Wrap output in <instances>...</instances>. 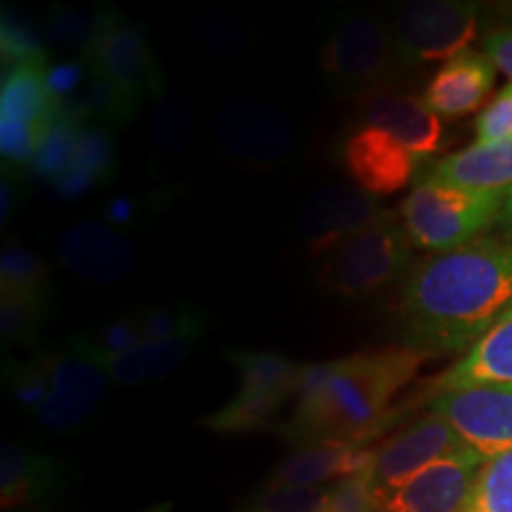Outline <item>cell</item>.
Instances as JSON below:
<instances>
[{
  "label": "cell",
  "mask_w": 512,
  "mask_h": 512,
  "mask_svg": "<svg viewBox=\"0 0 512 512\" xmlns=\"http://www.w3.org/2000/svg\"><path fill=\"white\" fill-rule=\"evenodd\" d=\"M512 311V242L479 238L430 254L399 290L406 347L427 356L467 351Z\"/></svg>",
  "instance_id": "obj_1"
},
{
  "label": "cell",
  "mask_w": 512,
  "mask_h": 512,
  "mask_svg": "<svg viewBox=\"0 0 512 512\" xmlns=\"http://www.w3.org/2000/svg\"><path fill=\"white\" fill-rule=\"evenodd\" d=\"M427 358L413 347H396L306 366L297 408L283 434L306 444H370L375 434L392 425L389 403Z\"/></svg>",
  "instance_id": "obj_2"
},
{
  "label": "cell",
  "mask_w": 512,
  "mask_h": 512,
  "mask_svg": "<svg viewBox=\"0 0 512 512\" xmlns=\"http://www.w3.org/2000/svg\"><path fill=\"white\" fill-rule=\"evenodd\" d=\"M505 192L458 188L422 178L403 197L399 221L413 247L448 252L479 240L501 219Z\"/></svg>",
  "instance_id": "obj_3"
},
{
  "label": "cell",
  "mask_w": 512,
  "mask_h": 512,
  "mask_svg": "<svg viewBox=\"0 0 512 512\" xmlns=\"http://www.w3.org/2000/svg\"><path fill=\"white\" fill-rule=\"evenodd\" d=\"M411 240L392 211L368 228L358 230L323 256L318 266V285L335 297L363 299L387 290L406 278L411 264Z\"/></svg>",
  "instance_id": "obj_4"
},
{
  "label": "cell",
  "mask_w": 512,
  "mask_h": 512,
  "mask_svg": "<svg viewBox=\"0 0 512 512\" xmlns=\"http://www.w3.org/2000/svg\"><path fill=\"white\" fill-rule=\"evenodd\" d=\"M320 67L337 95L370 100L382 95L403 67L392 29L366 12H351L335 24L320 48Z\"/></svg>",
  "instance_id": "obj_5"
},
{
  "label": "cell",
  "mask_w": 512,
  "mask_h": 512,
  "mask_svg": "<svg viewBox=\"0 0 512 512\" xmlns=\"http://www.w3.org/2000/svg\"><path fill=\"white\" fill-rule=\"evenodd\" d=\"M38 356L48 370L50 396L36 418L53 432L76 430L95 413L110 387L105 361L83 332Z\"/></svg>",
  "instance_id": "obj_6"
},
{
  "label": "cell",
  "mask_w": 512,
  "mask_h": 512,
  "mask_svg": "<svg viewBox=\"0 0 512 512\" xmlns=\"http://www.w3.org/2000/svg\"><path fill=\"white\" fill-rule=\"evenodd\" d=\"M216 150L240 169L268 171L287 162L297 145L292 119L283 110L259 100H228L211 124Z\"/></svg>",
  "instance_id": "obj_7"
},
{
  "label": "cell",
  "mask_w": 512,
  "mask_h": 512,
  "mask_svg": "<svg viewBox=\"0 0 512 512\" xmlns=\"http://www.w3.org/2000/svg\"><path fill=\"white\" fill-rule=\"evenodd\" d=\"M83 64L105 74L136 107L166 93L162 67L145 29L114 8H100L98 34Z\"/></svg>",
  "instance_id": "obj_8"
},
{
  "label": "cell",
  "mask_w": 512,
  "mask_h": 512,
  "mask_svg": "<svg viewBox=\"0 0 512 512\" xmlns=\"http://www.w3.org/2000/svg\"><path fill=\"white\" fill-rule=\"evenodd\" d=\"M48 62L17 64L0 86V155L10 166H29L62 102L50 93Z\"/></svg>",
  "instance_id": "obj_9"
},
{
  "label": "cell",
  "mask_w": 512,
  "mask_h": 512,
  "mask_svg": "<svg viewBox=\"0 0 512 512\" xmlns=\"http://www.w3.org/2000/svg\"><path fill=\"white\" fill-rule=\"evenodd\" d=\"M477 5L460 0H415L401 5L392 22V38L406 64L448 62L475 41Z\"/></svg>",
  "instance_id": "obj_10"
},
{
  "label": "cell",
  "mask_w": 512,
  "mask_h": 512,
  "mask_svg": "<svg viewBox=\"0 0 512 512\" xmlns=\"http://www.w3.org/2000/svg\"><path fill=\"white\" fill-rule=\"evenodd\" d=\"M484 456L463 448L396 486L375 489L377 512H465Z\"/></svg>",
  "instance_id": "obj_11"
},
{
  "label": "cell",
  "mask_w": 512,
  "mask_h": 512,
  "mask_svg": "<svg viewBox=\"0 0 512 512\" xmlns=\"http://www.w3.org/2000/svg\"><path fill=\"white\" fill-rule=\"evenodd\" d=\"M387 209L370 192L351 183H325L299 209L297 238L313 256H325L358 230L375 223Z\"/></svg>",
  "instance_id": "obj_12"
},
{
  "label": "cell",
  "mask_w": 512,
  "mask_h": 512,
  "mask_svg": "<svg viewBox=\"0 0 512 512\" xmlns=\"http://www.w3.org/2000/svg\"><path fill=\"white\" fill-rule=\"evenodd\" d=\"M430 408L484 458L512 448V387H470L432 396Z\"/></svg>",
  "instance_id": "obj_13"
},
{
  "label": "cell",
  "mask_w": 512,
  "mask_h": 512,
  "mask_svg": "<svg viewBox=\"0 0 512 512\" xmlns=\"http://www.w3.org/2000/svg\"><path fill=\"white\" fill-rule=\"evenodd\" d=\"M60 264L74 278L91 285H114L138 264V247L131 235L102 219L76 221L57 242Z\"/></svg>",
  "instance_id": "obj_14"
},
{
  "label": "cell",
  "mask_w": 512,
  "mask_h": 512,
  "mask_svg": "<svg viewBox=\"0 0 512 512\" xmlns=\"http://www.w3.org/2000/svg\"><path fill=\"white\" fill-rule=\"evenodd\" d=\"M470 448L460 439V434L439 415H422L420 420L411 422L389 437L380 448H375V460L370 467L375 489L396 486L420 470L437 463L441 458Z\"/></svg>",
  "instance_id": "obj_15"
},
{
  "label": "cell",
  "mask_w": 512,
  "mask_h": 512,
  "mask_svg": "<svg viewBox=\"0 0 512 512\" xmlns=\"http://www.w3.org/2000/svg\"><path fill=\"white\" fill-rule=\"evenodd\" d=\"M342 164L354 185L380 200L406 188L422 159L382 128L358 124L342 143Z\"/></svg>",
  "instance_id": "obj_16"
},
{
  "label": "cell",
  "mask_w": 512,
  "mask_h": 512,
  "mask_svg": "<svg viewBox=\"0 0 512 512\" xmlns=\"http://www.w3.org/2000/svg\"><path fill=\"white\" fill-rule=\"evenodd\" d=\"M375 448L356 441H320L292 453L273 477L268 479L266 491L283 489H311L328 479H344L351 475H361L373 467Z\"/></svg>",
  "instance_id": "obj_17"
},
{
  "label": "cell",
  "mask_w": 512,
  "mask_h": 512,
  "mask_svg": "<svg viewBox=\"0 0 512 512\" xmlns=\"http://www.w3.org/2000/svg\"><path fill=\"white\" fill-rule=\"evenodd\" d=\"M496 83V67L484 53L465 50L441 69L427 83L422 102L437 117L458 119L484 105L486 95Z\"/></svg>",
  "instance_id": "obj_18"
},
{
  "label": "cell",
  "mask_w": 512,
  "mask_h": 512,
  "mask_svg": "<svg viewBox=\"0 0 512 512\" xmlns=\"http://www.w3.org/2000/svg\"><path fill=\"white\" fill-rule=\"evenodd\" d=\"M470 387H512V311L430 382L434 396Z\"/></svg>",
  "instance_id": "obj_19"
},
{
  "label": "cell",
  "mask_w": 512,
  "mask_h": 512,
  "mask_svg": "<svg viewBox=\"0 0 512 512\" xmlns=\"http://www.w3.org/2000/svg\"><path fill=\"white\" fill-rule=\"evenodd\" d=\"M358 124L382 128L422 162L439 150L441 136H444L437 114L415 95L382 93L366 100Z\"/></svg>",
  "instance_id": "obj_20"
},
{
  "label": "cell",
  "mask_w": 512,
  "mask_h": 512,
  "mask_svg": "<svg viewBox=\"0 0 512 512\" xmlns=\"http://www.w3.org/2000/svg\"><path fill=\"white\" fill-rule=\"evenodd\" d=\"M62 486V467L53 456L3 444L0 451V503L5 510L48 501Z\"/></svg>",
  "instance_id": "obj_21"
},
{
  "label": "cell",
  "mask_w": 512,
  "mask_h": 512,
  "mask_svg": "<svg viewBox=\"0 0 512 512\" xmlns=\"http://www.w3.org/2000/svg\"><path fill=\"white\" fill-rule=\"evenodd\" d=\"M427 178L472 190L505 192L512 188V138L489 145H470L439 159Z\"/></svg>",
  "instance_id": "obj_22"
},
{
  "label": "cell",
  "mask_w": 512,
  "mask_h": 512,
  "mask_svg": "<svg viewBox=\"0 0 512 512\" xmlns=\"http://www.w3.org/2000/svg\"><path fill=\"white\" fill-rule=\"evenodd\" d=\"M200 342V335H183L159 342H143L128 354L102 356L110 380L119 384H150L159 382L183 366L185 358Z\"/></svg>",
  "instance_id": "obj_23"
},
{
  "label": "cell",
  "mask_w": 512,
  "mask_h": 512,
  "mask_svg": "<svg viewBox=\"0 0 512 512\" xmlns=\"http://www.w3.org/2000/svg\"><path fill=\"white\" fill-rule=\"evenodd\" d=\"M117 169L114 162L112 128L100 124H86L76 145L69 169L53 183L55 192L64 200H76L100 185L110 183Z\"/></svg>",
  "instance_id": "obj_24"
},
{
  "label": "cell",
  "mask_w": 512,
  "mask_h": 512,
  "mask_svg": "<svg viewBox=\"0 0 512 512\" xmlns=\"http://www.w3.org/2000/svg\"><path fill=\"white\" fill-rule=\"evenodd\" d=\"M226 361L233 363L240 373L238 392L278 396L285 401L299 394L306 373V363H297L271 351L233 349L226 354Z\"/></svg>",
  "instance_id": "obj_25"
},
{
  "label": "cell",
  "mask_w": 512,
  "mask_h": 512,
  "mask_svg": "<svg viewBox=\"0 0 512 512\" xmlns=\"http://www.w3.org/2000/svg\"><path fill=\"white\" fill-rule=\"evenodd\" d=\"M86 124L88 121L81 117L74 102H62L53 124H50L46 136L41 140V147H38L34 159H31V174L41 178V181L55 183L72 164L76 145H79L81 131Z\"/></svg>",
  "instance_id": "obj_26"
},
{
  "label": "cell",
  "mask_w": 512,
  "mask_h": 512,
  "mask_svg": "<svg viewBox=\"0 0 512 512\" xmlns=\"http://www.w3.org/2000/svg\"><path fill=\"white\" fill-rule=\"evenodd\" d=\"M53 309V292L48 294H0V337L3 347H36L41 328Z\"/></svg>",
  "instance_id": "obj_27"
},
{
  "label": "cell",
  "mask_w": 512,
  "mask_h": 512,
  "mask_svg": "<svg viewBox=\"0 0 512 512\" xmlns=\"http://www.w3.org/2000/svg\"><path fill=\"white\" fill-rule=\"evenodd\" d=\"M192 107L183 93H164L157 100L147 126V140L157 155H181L190 143Z\"/></svg>",
  "instance_id": "obj_28"
},
{
  "label": "cell",
  "mask_w": 512,
  "mask_h": 512,
  "mask_svg": "<svg viewBox=\"0 0 512 512\" xmlns=\"http://www.w3.org/2000/svg\"><path fill=\"white\" fill-rule=\"evenodd\" d=\"M100 10H76L64 5H50L46 12V38L50 46L64 53L74 55L83 62V57L91 50L95 34H98Z\"/></svg>",
  "instance_id": "obj_29"
},
{
  "label": "cell",
  "mask_w": 512,
  "mask_h": 512,
  "mask_svg": "<svg viewBox=\"0 0 512 512\" xmlns=\"http://www.w3.org/2000/svg\"><path fill=\"white\" fill-rule=\"evenodd\" d=\"M136 313L138 328L145 342L174 339L183 335H204L209 328V318L200 306L181 302L171 306H143Z\"/></svg>",
  "instance_id": "obj_30"
},
{
  "label": "cell",
  "mask_w": 512,
  "mask_h": 512,
  "mask_svg": "<svg viewBox=\"0 0 512 512\" xmlns=\"http://www.w3.org/2000/svg\"><path fill=\"white\" fill-rule=\"evenodd\" d=\"M74 105L88 124H100L107 128L128 124L138 112V107L100 72L88 74V83L83 88L81 100H76Z\"/></svg>",
  "instance_id": "obj_31"
},
{
  "label": "cell",
  "mask_w": 512,
  "mask_h": 512,
  "mask_svg": "<svg viewBox=\"0 0 512 512\" xmlns=\"http://www.w3.org/2000/svg\"><path fill=\"white\" fill-rule=\"evenodd\" d=\"M285 399L278 396H264V394H247L238 392L233 396V401H228L226 406L219 408L216 413L207 415L202 420V425L207 430L223 432V434H238V432H252L264 427L271 415L278 413V408L283 406Z\"/></svg>",
  "instance_id": "obj_32"
},
{
  "label": "cell",
  "mask_w": 512,
  "mask_h": 512,
  "mask_svg": "<svg viewBox=\"0 0 512 512\" xmlns=\"http://www.w3.org/2000/svg\"><path fill=\"white\" fill-rule=\"evenodd\" d=\"M22 292V294H48L50 266L43 256L31 252L29 247L8 245L0 256V294Z\"/></svg>",
  "instance_id": "obj_33"
},
{
  "label": "cell",
  "mask_w": 512,
  "mask_h": 512,
  "mask_svg": "<svg viewBox=\"0 0 512 512\" xmlns=\"http://www.w3.org/2000/svg\"><path fill=\"white\" fill-rule=\"evenodd\" d=\"M465 512H512V448L484 460Z\"/></svg>",
  "instance_id": "obj_34"
},
{
  "label": "cell",
  "mask_w": 512,
  "mask_h": 512,
  "mask_svg": "<svg viewBox=\"0 0 512 512\" xmlns=\"http://www.w3.org/2000/svg\"><path fill=\"white\" fill-rule=\"evenodd\" d=\"M8 394L15 406L36 413L50 396V377L41 356L8 366Z\"/></svg>",
  "instance_id": "obj_35"
},
{
  "label": "cell",
  "mask_w": 512,
  "mask_h": 512,
  "mask_svg": "<svg viewBox=\"0 0 512 512\" xmlns=\"http://www.w3.org/2000/svg\"><path fill=\"white\" fill-rule=\"evenodd\" d=\"M88 342L100 356H121L133 351L145 342L143 332L138 328L136 313H121L110 320H102L93 330L83 332Z\"/></svg>",
  "instance_id": "obj_36"
},
{
  "label": "cell",
  "mask_w": 512,
  "mask_h": 512,
  "mask_svg": "<svg viewBox=\"0 0 512 512\" xmlns=\"http://www.w3.org/2000/svg\"><path fill=\"white\" fill-rule=\"evenodd\" d=\"M0 48H3V67H17L29 62H48L41 38L34 29L19 22L10 12H3V31H0Z\"/></svg>",
  "instance_id": "obj_37"
},
{
  "label": "cell",
  "mask_w": 512,
  "mask_h": 512,
  "mask_svg": "<svg viewBox=\"0 0 512 512\" xmlns=\"http://www.w3.org/2000/svg\"><path fill=\"white\" fill-rule=\"evenodd\" d=\"M323 512H377L375 484L368 472L339 479L325 494Z\"/></svg>",
  "instance_id": "obj_38"
},
{
  "label": "cell",
  "mask_w": 512,
  "mask_h": 512,
  "mask_svg": "<svg viewBox=\"0 0 512 512\" xmlns=\"http://www.w3.org/2000/svg\"><path fill=\"white\" fill-rule=\"evenodd\" d=\"M195 36L204 50L219 57H233L245 48V31L235 19L221 15V12L204 15L197 22Z\"/></svg>",
  "instance_id": "obj_39"
},
{
  "label": "cell",
  "mask_w": 512,
  "mask_h": 512,
  "mask_svg": "<svg viewBox=\"0 0 512 512\" xmlns=\"http://www.w3.org/2000/svg\"><path fill=\"white\" fill-rule=\"evenodd\" d=\"M475 133L479 145L501 143V140L512 138V83L479 112Z\"/></svg>",
  "instance_id": "obj_40"
},
{
  "label": "cell",
  "mask_w": 512,
  "mask_h": 512,
  "mask_svg": "<svg viewBox=\"0 0 512 512\" xmlns=\"http://www.w3.org/2000/svg\"><path fill=\"white\" fill-rule=\"evenodd\" d=\"M328 489H283L266 491L247 512H323Z\"/></svg>",
  "instance_id": "obj_41"
},
{
  "label": "cell",
  "mask_w": 512,
  "mask_h": 512,
  "mask_svg": "<svg viewBox=\"0 0 512 512\" xmlns=\"http://www.w3.org/2000/svg\"><path fill=\"white\" fill-rule=\"evenodd\" d=\"M88 74L91 72H88L86 64L81 60H72V62L55 64V67H48L46 81H48L50 93H53L60 102H67V95L74 93Z\"/></svg>",
  "instance_id": "obj_42"
},
{
  "label": "cell",
  "mask_w": 512,
  "mask_h": 512,
  "mask_svg": "<svg viewBox=\"0 0 512 512\" xmlns=\"http://www.w3.org/2000/svg\"><path fill=\"white\" fill-rule=\"evenodd\" d=\"M482 48V53L494 62L498 72H503L512 83V27H501L491 31V34L484 38Z\"/></svg>",
  "instance_id": "obj_43"
},
{
  "label": "cell",
  "mask_w": 512,
  "mask_h": 512,
  "mask_svg": "<svg viewBox=\"0 0 512 512\" xmlns=\"http://www.w3.org/2000/svg\"><path fill=\"white\" fill-rule=\"evenodd\" d=\"M138 211V202L131 200V197H112L102 207V221L124 230V226H131V223L138 221Z\"/></svg>",
  "instance_id": "obj_44"
},
{
  "label": "cell",
  "mask_w": 512,
  "mask_h": 512,
  "mask_svg": "<svg viewBox=\"0 0 512 512\" xmlns=\"http://www.w3.org/2000/svg\"><path fill=\"white\" fill-rule=\"evenodd\" d=\"M19 202V192L15 178L3 174V183H0V221L8 223V219L15 214Z\"/></svg>",
  "instance_id": "obj_45"
},
{
  "label": "cell",
  "mask_w": 512,
  "mask_h": 512,
  "mask_svg": "<svg viewBox=\"0 0 512 512\" xmlns=\"http://www.w3.org/2000/svg\"><path fill=\"white\" fill-rule=\"evenodd\" d=\"M498 226L505 233V240L512 242V188L505 190V202H503V211L501 219H498Z\"/></svg>",
  "instance_id": "obj_46"
},
{
  "label": "cell",
  "mask_w": 512,
  "mask_h": 512,
  "mask_svg": "<svg viewBox=\"0 0 512 512\" xmlns=\"http://www.w3.org/2000/svg\"><path fill=\"white\" fill-rule=\"evenodd\" d=\"M147 512H171V505L164 503V505H155V508H150Z\"/></svg>",
  "instance_id": "obj_47"
}]
</instances>
